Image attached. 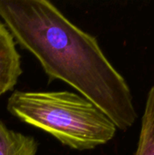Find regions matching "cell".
Instances as JSON below:
<instances>
[{
    "mask_svg": "<svg viewBox=\"0 0 154 155\" xmlns=\"http://www.w3.org/2000/svg\"><path fill=\"white\" fill-rule=\"evenodd\" d=\"M0 17L15 43L31 53L50 80L74 87L122 131L137 119L133 95L97 39L46 0H0Z\"/></svg>",
    "mask_w": 154,
    "mask_h": 155,
    "instance_id": "obj_1",
    "label": "cell"
},
{
    "mask_svg": "<svg viewBox=\"0 0 154 155\" xmlns=\"http://www.w3.org/2000/svg\"><path fill=\"white\" fill-rule=\"evenodd\" d=\"M6 109L21 122L78 151L107 143L117 131L114 124L92 102L69 91L15 90L7 100Z\"/></svg>",
    "mask_w": 154,
    "mask_h": 155,
    "instance_id": "obj_2",
    "label": "cell"
},
{
    "mask_svg": "<svg viewBox=\"0 0 154 155\" xmlns=\"http://www.w3.org/2000/svg\"><path fill=\"white\" fill-rule=\"evenodd\" d=\"M15 41L3 21H0V95L13 91L23 74L21 55Z\"/></svg>",
    "mask_w": 154,
    "mask_h": 155,
    "instance_id": "obj_3",
    "label": "cell"
},
{
    "mask_svg": "<svg viewBox=\"0 0 154 155\" xmlns=\"http://www.w3.org/2000/svg\"><path fill=\"white\" fill-rule=\"evenodd\" d=\"M38 143L33 136L9 129L0 119V155H36Z\"/></svg>",
    "mask_w": 154,
    "mask_h": 155,
    "instance_id": "obj_4",
    "label": "cell"
},
{
    "mask_svg": "<svg viewBox=\"0 0 154 155\" xmlns=\"http://www.w3.org/2000/svg\"><path fill=\"white\" fill-rule=\"evenodd\" d=\"M134 155H154V85L147 95Z\"/></svg>",
    "mask_w": 154,
    "mask_h": 155,
    "instance_id": "obj_5",
    "label": "cell"
}]
</instances>
